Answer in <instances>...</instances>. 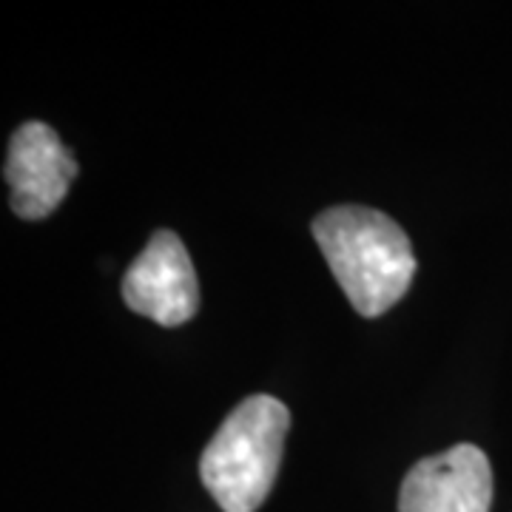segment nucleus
Listing matches in <instances>:
<instances>
[{
  "instance_id": "1",
  "label": "nucleus",
  "mask_w": 512,
  "mask_h": 512,
  "mask_svg": "<svg viewBox=\"0 0 512 512\" xmlns=\"http://www.w3.org/2000/svg\"><path fill=\"white\" fill-rule=\"evenodd\" d=\"M313 237L353 311L367 319L390 311L413 282V245L402 225L376 208H328L313 220Z\"/></svg>"
},
{
  "instance_id": "4",
  "label": "nucleus",
  "mask_w": 512,
  "mask_h": 512,
  "mask_svg": "<svg viewBox=\"0 0 512 512\" xmlns=\"http://www.w3.org/2000/svg\"><path fill=\"white\" fill-rule=\"evenodd\" d=\"M77 160L60 143L57 131L40 120L23 123L9 140L6 183L12 188L9 202L20 220H43L66 200L77 177Z\"/></svg>"
},
{
  "instance_id": "3",
  "label": "nucleus",
  "mask_w": 512,
  "mask_h": 512,
  "mask_svg": "<svg viewBox=\"0 0 512 512\" xmlns=\"http://www.w3.org/2000/svg\"><path fill=\"white\" fill-rule=\"evenodd\" d=\"M123 299L134 313L163 328L185 325L200 308V285L183 239L157 231L123 276Z\"/></svg>"
},
{
  "instance_id": "2",
  "label": "nucleus",
  "mask_w": 512,
  "mask_h": 512,
  "mask_svg": "<svg viewBox=\"0 0 512 512\" xmlns=\"http://www.w3.org/2000/svg\"><path fill=\"white\" fill-rule=\"evenodd\" d=\"M288 427V407L265 393L248 396L228 413L200 458L202 484L222 512H256L265 504L282 464Z\"/></svg>"
},
{
  "instance_id": "5",
  "label": "nucleus",
  "mask_w": 512,
  "mask_h": 512,
  "mask_svg": "<svg viewBox=\"0 0 512 512\" xmlns=\"http://www.w3.org/2000/svg\"><path fill=\"white\" fill-rule=\"evenodd\" d=\"M493 467L476 444H456L410 467L399 490V512H490Z\"/></svg>"
}]
</instances>
